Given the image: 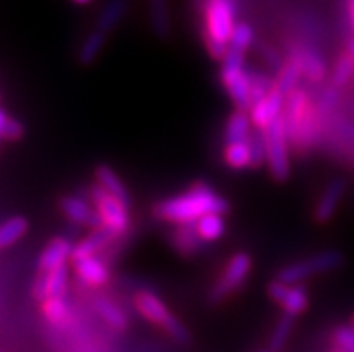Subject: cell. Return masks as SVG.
<instances>
[{"label": "cell", "instance_id": "cell-1", "mask_svg": "<svg viewBox=\"0 0 354 352\" xmlns=\"http://www.w3.org/2000/svg\"><path fill=\"white\" fill-rule=\"evenodd\" d=\"M229 209V201L220 196L211 185L198 182L187 191L155 203L153 216L158 221H166L171 225H187L196 223L198 219L212 212L227 214Z\"/></svg>", "mask_w": 354, "mask_h": 352}, {"label": "cell", "instance_id": "cell-2", "mask_svg": "<svg viewBox=\"0 0 354 352\" xmlns=\"http://www.w3.org/2000/svg\"><path fill=\"white\" fill-rule=\"evenodd\" d=\"M283 113L293 149L297 153L310 151L319 140L322 122L317 103L304 89H295L286 95V106Z\"/></svg>", "mask_w": 354, "mask_h": 352}, {"label": "cell", "instance_id": "cell-3", "mask_svg": "<svg viewBox=\"0 0 354 352\" xmlns=\"http://www.w3.org/2000/svg\"><path fill=\"white\" fill-rule=\"evenodd\" d=\"M238 2L236 0H203L202 35L203 44L212 59L221 62L229 49L230 38L236 29Z\"/></svg>", "mask_w": 354, "mask_h": 352}, {"label": "cell", "instance_id": "cell-4", "mask_svg": "<svg viewBox=\"0 0 354 352\" xmlns=\"http://www.w3.org/2000/svg\"><path fill=\"white\" fill-rule=\"evenodd\" d=\"M220 77L236 110L248 112L252 106V77L245 68V53L229 47L221 59Z\"/></svg>", "mask_w": 354, "mask_h": 352}, {"label": "cell", "instance_id": "cell-5", "mask_svg": "<svg viewBox=\"0 0 354 352\" xmlns=\"http://www.w3.org/2000/svg\"><path fill=\"white\" fill-rule=\"evenodd\" d=\"M133 306L146 320L160 327L162 331H166L167 336L175 340L176 344H189L191 342V333L187 331V327L169 311V308L155 293L139 291L133 297Z\"/></svg>", "mask_w": 354, "mask_h": 352}, {"label": "cell", "instance_id": "cell-6", "mask_svg": "<svg viewBox=\"0 0 354 352\" xmlns=\"http://www.w3.org/2000/svg\"><path fill=\"white\" fill-rule=\"evenodd\" d=\"M263 133H265L266 146V167L275 182H286L292 173V162H290L292 140L288 135L284 113Z\"/></svg>", "mask_w": 354, "mask_h": 352}, {"label": "cell", "instance_id": "cell-7", "mask_svg": "<svg viewBox=\"0 0 354 352\" xmlns=\"http://www.w3.org/2000/svg\"><path fill=\"white\" fill-rule=\"evenodd\" d=\"M88 198L94 209L97 210L99 219H101L104 230H108L113 237L124 236L130 230V207L126 205L124 201L112 196L110 192H106L104 189L95 185V183L90 187Z\"/></svg>", "mask_w": 354, "mask_h": 352}, {"label": "cell", "instance_id": "cell-8", "mask_svg": "<svg viewBox=\"0 0 354 352\" xmlns=\"http://www.w3.org/2000/svg\"><path fill=\"white\" fill-rule=\"evenodd\" d=\"M342 263H344V255L340 252L329 250V252L315 254L311 257H306L302 261H297V263L281 268L277 273V279L286 282V284H302L311 277L337 270V268L342 266Z\"/></svg>", "mask_w": 354, "mask_h": 352}, {"label": "cell", "instance_id": "cell-9", "mask_svg": "<svg viewBox=\"0 0 354 352\" xmlns=\"http://www.w3.org/2000/svg\"><path fill=\"white\" fill-rule=\"evenodd\" d=\"M252 257L247 252H238L234 254L232 257L227 261L225 264V270L221 273V277L216 281V284L212 286L211 291H209V304L212 306H218L223 300H227L230 295H234L236 291L241 288L245 282H247L248 275L252 272Z\"/></svg>", "mask_w": 354, "mask_h": 352}, {"label": "cell", "instance_id": "cell-10", "mask_svg": "<svg viewBox=\"0 0 354 352\" xmlns=\"http://www.w3.org/2000/svg\"><path fill=\"white\" fill-rule=\"evenodd\" d=\"M284 106H286V94L275 85L266 98L257 101V103L248 110V115H250L254 128L259 129V131L268 129L279 117L283 115Z\"/></svg>", "mask_w": 354, "mask_h": 352}, {"label": "cell", "instance_id": "cell-11", "mask_svg": "<svg viewBox=\"0 0 354 352\" xmlns=\"http://www.w3.org/2000/svg\"><path fill=\"white\" fill-rule=\"evenodd\" d=\"M59 210L68 221L80 225V227H88L90 230L103 228L97 210L92 207V201L85 200L83 196H76V194L63 196L59 200Z\"/></svg>", "mask_w": 354, "mask_h": 352}, {"label": "cell", "instance_id": "cell-12", "mask_svg": "<svg viewBox=\"0 0 354 352\" xmlns=\"http://www.w3.org/2000/svg\"><path fill=\"white\" fill-rule=\"evenodd\" d=\"M68 286V266L54 268L50 272L38 273V277L32 282V297L36 300L44 302L45 299L50 297H65Z\"/></svg>", "mask_w": 354, "mask_h": 352}, {"label": "cell", "instance_id": "cell-13", "mask_svg": "<svg viewBox=\"0 0 354 352\" xmlns=\"http://www.w3.org/2000/svg\"><path fill=\"white\" fill-rule=\"evenodd\" d=\"M346 182L340 178L331 180V182L324 187L322 194L319 196L317 203H315L313 209V219L319 225L329 223L333 219V216L337 214L338 207H340L342 200H344V194H346Z\"/></svg>", "mask_w": 354, "mask_h": 352}, {"label": "cell", "instance_id": "cell-14", "mask_svg": "<svg viewBox=\"0 0 354 352\" xmlns=\"http://www.w3.org/2000/svg\"><path fill=\"white\" fill-rule=\"evenodd\" d=\"M72 250H74V245L67 237H53L38 257V273L50 272L54 268L65 266L68 261H72Z\"/></svg>", "mask_w": 354, "mask_h": 352}, {"label": "cell", "instance_id": "cell-15", "mask_svg": "<svg viewBox=\"0 0 354 352\" xmlns=\"http://www.w3.org/2000/svg\"><path fill=\"white\" fill-rule=\"evenodd\" d=\"M76 277L83 284L90 288H103L110 281V268L97 257H85L80 261H72Z\"/></svg>", "mask_w": 354, "mask_h": 352}, {"label": "cell", "instance_id": "cell-16", "mask_svg": "<svg viewBox=\"0 0 354 352\" xmlns=\"http://www.w3.org/2000/svg\"><path fill=\"white\" fill-rule=\"evenodd\" d=\"M95 185H99L101 189H104L106 192H110L112 196L119 198L121 201H124L126 205L131 207V194L128 191V187L124 185V182L121 180V176L115 173V171L106 164H101L95 167L94 171Z\"/></svg>", "mask_w": 354, "mask_h": 352}, {"label": "cell", "instance_id": "cell-17", "mask_svg": "<svg viewBox=\"0 0 354 352\" xmlns=\"http://www.w3.org/2000/svg\"><path fill=\"white\" fill-rule=\"evenodd\" d=\"M171 245L175 248L176 254L191 257L202 248L203 241L198 236L194 223L187 225H175V230L171 234Z\"/></svg>", "mask_w": 354, "mask_h": 352}, {"label": "cell", "instance_id": "cell-18", "mask_svg": "<svg viewBox=\"0 0 354 352\" xmlns=\"http://www.w3.org/2000/svg\"><path fill=\"white\" fill-rule=\"evenodd\" d=\"M112 239L115 237L112 234L104 230V228H97V230H92V234L85 237V239H81L80 243L74 245V250H72V261H80V259L85 257H94L97 255L99 252L103 248H106Z\"/></svg>", "mask_w": 354, "mask_h": 352}, {"label": "cell", "instance_id": "cell-19", "mask_svg": "<svg viewBox=\"0 0 354 352\" xmlns=\"http://www.w3.org/2000/svg\"><path fill=\"white\" fill-rule=\"evenodd\" d=\"M297 54V58L301 59L302 74L310 83H320L326 77V63H324L322 56L317 50L310 49V47H297L293 49Z\"/></svg>", "mask_w": 354, "mask_h": 352}, {"label": "cell", "instance_id": "cell-20", "mask_svg": "<svg viewBox=\"0 0 354 352\" xmlns=\"http://www.w3.org/2000/svg\"><path fill=\"white\" fill-rule=\"evenodd\" d=\"M252 119L248 115V112L245 110H236L232 115L227 120V126H225V144L229 142H245V140H250L252 137Z\"/></svg>", "mask_w": 354, "mask_h": 352}, {"label": "cell", "instance_id": "cell-21", "mask_svg": "<svg viewBox=\"0 0 354 352\" xmlns=\"http://www.w3.org/2000/svg\"><path fill=\"white\" fill-rule=\"evenodd\" d=\"M279 306L288 317H301L302 313H306L310 308V295L302 284H290Z\"/></svg>", "mask_w": 354, "mask_h": 352}, {"label": "cell", "instance_id": "cell-22", "mask_svg": "<svg viewBox=\"0 0 354 352\" xmlns=\"http://www.w3.org/2000/svg\"><path fill=\"white\" fill-rule=\"evenodd\" d=\"M304 77L302 74V65H301V59L297 58V54L290 53L286 62L283 63V67L277 71V77H275V85L279 89L283 90L284 94H290L293 92L295 89H299V81Z\"/></svg>", "mask_w": 354, "mask_h": 352}, {"label": "cell", "instance_id": "cell-23", "mask_svg": "<svg viewBox=\"0 0 354 352\" xmlns=\"http://www.w3.org/2000/svg\"><path fill=\"white\" fill-rule=\"evenodd\" d=\"M223 160L227 167L234 171H245L254 167V156H252L250 140L245 142H229L225 144Z\"/></svg>", "mask_w": 354, "mask_h": 352}, {"label": "cell", "instance_id": "cell-24", "mask_svg": "<svg viewBox=\"0 0 354 352\" xmlns=\"http://www.w3.org/2000/svg\"><path fill=\"white\" fill-rule=\"evenodd\" d=\"M126 13H128V0H110L97 17V27L101 33L110 35L119 24L124 20Z\"/></svg>", "mask_w": 354, "mask_h": 352}, {"label": "cell", "instance_id": "cell-25", "mask_svg": "<svg viewBox=\"0 0 354 352\" xmlns=\"http://www.w3.org/2000/svg\"><path fill=\"white\" fill-rule=\"evenodd\" d=\"M198 236L203 243H214V241L221 239L227 230V223H225V214L220 212H212V214H207L203 218H200L194 223Z\"/></svg>", "mask_w": 354, "mask_h": 352}, {"label": "cell", "instance_id": "cell-26", "mask_svg": "<svg viewBox=\"0 0 354 352\" xmlns=\"http://www.w3.org/2000/svg\"><path fill=\"white\" fill-rule=\"evenodd\" d=\"M94 306H95V311L104 322H106L108 326L112 327L115 331H126L128 326H130V320L126 317L124 313L121 309L117 308V304L112 302L110 299L106 297H95L94 300Z\"/></svg>", "mask_w": 354, "mask_h": 352}, {"label": "cell", "instance_id": "cell-27", "mask_svg": "<svg viewBox=\"0 0 354 352\" xmlns=\"http://www.w3.org/2000/svg\"><path fill=\"white\" fill-rule=\"evenodd\" d=\"M106 38L108 35L101 33L99 29L90 33L85 40L81 41L80 49H77V62H80V65H83V67L92 65L99 58V54L103 53L104 45H106Z\"/></svg>", "mask_w": 354, "mask_h": 352}, {"label": "cell", "instance_id": "cell-28", "mask_svg": "<svg viewBox=\"0 0 354 352\" xmlns=\"http://www.w3.org/2000/svg\"><path fill=\"white\" fill-rule=\"evenodd\" d=\"M29 230V221L24 216H13L0 223V250L9 248L22 239Z\"/></svg>", "mask_w": 354, "mask_h": 352}, {"label": "cell", "instance_id": "cell-29", "mask_svg": "<svg viewBox=\"0 0 354 352\" xmlns=\"http://www.w3.org/2000/svg\"><path fill=\"white\" fill-rule=\"evenodd\" d=\"M149 24H151L155 35L166 38L171 31L169 4L167 0H148Z\"/></svg>", "mask_w": 354, "mask_h": 352}, {"label": "cell", "instance_id": "cell-30", "mask_svg": "<svg viewBox=\"0 0 354 352\" xmlns=\"http://www.w3.org/2000/svg\"><path fill=\"white\" fill-rule=\"evenodd\" d=\"M40 304L45 320L50 322L53 326H63L68 320L71 311H68V306L65 302V297H50Z\"/></svg>", "mask_w": 354, "mask_h": 352}, {"label": "cell", "instance_id": "cell-31", "mask_svg": "<svg viewBox=\"0 0 354 352\" xmlns=\"http://www.w3.org/2000/svg\"><path fill=\"white\" fill-rule=\"evenodd\" d=\"M354 76V59L349 53H344L340 58L337 59L335 67L331 72V85L342 89L346 86Z\"/></svg>", "mask_w": 354, "mask_h": 352}, {"label": "cell", "instance_id": "cell-32", "mask_svg": "<svg viewBox=\"0 0 354 352\" xmlns=\"http://www.w3.org/2000/svg\"><path fill=\"white\" fill-rule=\"evenodd\" d=\"M293 326H295V318L293 317L283 315V317L279 318L277 326H275L274 333H272V338H270V349L272 351H281L284 347V344H286L290 335H292Z\"/></svg>", "mask_w": 354, "mask_h": 352}, {"label": "cell", "instance_id": "cell-33", "mask_svg": "<svg viewBox=\"0 0 354 352\" xmlns=\"http://www.w3.org/2000/svg\"><path fill=\"white\" fill-rule=\"evenodd\" d=\"M254 45V29H252L250 24L247 22H238L236 24V29L232 33V38H230V45L232 49L241 50V53L247 54L250 50V47Z\"/></svg>", "mask_w": 354, "mask_h": 352}, {"label": "cell", "instance_id": "cell-34", "mask_svg": "<svg viewBox=\"0 0 354 352\" xmlns=\"http://www.w3.org/2000/svg\"><path fill=\"white\" fill-rule=\"evenodd\" d=\"M24 135V126L18 122L15 117H11L9 113H6L2 108H0V138L2 140H20Z\"/></svg>", "mask_w": 354, "mask_h": 352}, {"label": "cell", "instance_id": "cell-35", "mask_svg": "<svg viewBox=\"0 0 354 352\" xmlns=\"http://www.w3.org/2000/svg\"><path fill=\"white\" fill-rule=\"evenodd\" d=\"M252 77V106L261 101L263 98L272 92V89L275 86V80H270L266 77L265 74H261V72H250ZM250 106V108H252Z\"/></svg>", "mask_w": 354, "mask_h": 352}, {"label": "cell", "instance_id": "cell-36", "mask_svg": "<svg viewBox=\"0 0 354 352\" xmlns=\"http://www.w3.org/2000/svg\"><path fill=\"white\" fill-rule=\"evenodd\" d=\"M333 342L340 349V352H354V327L353 326H340L335 335Z\"/></svg>", "mask_w": 354, "mask_h": 352}, {"label": "cell", "instance_id": "cell-37", "mask_svg": "<svg viewBox=\"0 0 354 352\" xmlns=\"http://www.w3.org/2000/svg\"><path fill=\"white\" fill-rule=\"evenodd\" d=\"M340 89H337V86H329L326 92L322 94V98H320V101L317 103V106H319V112L320 115H328V113L333 112V108L337 106L338 104V99H340V92H338Z\"/></svg>", "mask_w": 354, "mask_h": 352}, {"label": "cell", "instance_id": "cell-38", "mask_svg": "<svg viewBox=\"0 0 354 352\" xmlns=\"http://www.w3.org/2000/svg\"><path fill=\"white\" fill-rule=\"evenodd\" d=\"M259 53L261 56L268 62L270 67H274L275 71H279V68L283 67V59H281V54L277 53V50L272 47V45H261L259 47Z\"/></svg>", "mask_w": 354, "mask_h": 352}, {"label": "cell", "instance_id": "cell-39", "mask_svg": "<svg viewBox=\"0 0 354 352\" xmlns=\"http://www.w3.org/2000/svg\"><path fill=\"white\" fill-rule=\"evenodd\" d=\"M347 8H349L351 24H353V27H354V0H349V2H347Z\"/></svg>", "mask_w": 354, "mask_h": 352}, {"label": "cell", "instance_id": "cell-40", "mask_svg": "<svg viewBox=\"0 0 354 352\" xmlns=\"http://www.w3.org/2000/svg\"><path fill=\"white\" fill-rule=\"evenodd\" d=\"M347 53H349L354 59V38L349 41V45H347Z\"/></svg>", "mask_w": 354, "mask_h": 352}, {"label": "cell", "instance_id": "cell-41", "mask_svg": "<svg viewBox=\"0 0 354 352\" xmlns=\"http://www.w3.org/2000/svg\"><path fill=\"white\" fill-rule=\"evenodd\" d=\"M72 2H74V4H77V6H86V4H90L92 0H72Z\"/></svg>", "mask_w": 354, "mask_h": 352}, {"label": "cell", "instance_id": "cell-42", "mask_svg": "<svg viewBox=\"0 0 354 352\" xmlns=\"http://www.w3.org/2000/svg\"><path fill=\"white\" fill-rule=\"evenodd\" d=\"M351 326H353V327H354V317H353V320H351Z\"/></svg>", "mask_w": 354, "mask_h": 352}, {"label": "cell", "instance_id": "cell-43", "mask_svg": "<svg viewBox=\"0 0 354 352\" xmlns=\"http://www.w3.org/2000/svg\"><path fill=\"white\" fill-rule=\"evenodd\" d=\"M263 352H274V351H263Z\"/></svg>", "mask_w": 354, "mask_h": 352}, {"label": "cell", "instance_id": "cell-44", "mask_svg": "<svg viewBox=\"0 0 354 352\" xmlns=\"http://www.w3.org/2000/svg\"><path fill=\"white\" fill-rule=\"evenodd\" d=\"M0 142H2V138H0Z\"/></svg>", "mask_w": 354, "mask_h": 352}]
</instances>
